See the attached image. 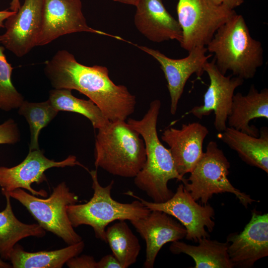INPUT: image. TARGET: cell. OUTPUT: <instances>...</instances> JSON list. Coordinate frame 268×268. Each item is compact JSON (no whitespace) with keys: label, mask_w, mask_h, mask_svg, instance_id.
Listing matches in <instances>:
<instances>
[{"label":"cell","mask_w":268,"mask_h":268,"mask_svg":"<svg viewBox=\"0 0 268 268\" xmlns=\"http://www.w3.org/2000/svg\"><path fill=\"white\" fill-rule=\"evenodd\" d=\"M44 72L54 88L73 89L85 95L110 122L126 121L135 110V96L126 86L115 84L106 67L80 64L66 50L58 51L45 63Z\"/></svg>","instance_id":"6da1fadb"},{"label":"cell","mask_w":268,"mask_h":268,"mask_svg":"<svg viewBox=\"0 0 268 268\" xmlns=\"http://www.w3.org/2000/svg\"><path fill=\"white\" fill-rule=\"evenodd\" d=\"M160 107V101L154 100L141 120L130 118L127 122L142 136L146 149L145 164L134 178V183L156 203L164 202L174 195L168 187L170 180L183 183L186 179L177 171L169 149L158 138L157 123Z\"/></svg>","instance_id":"7a4b0ae2"},{"label":"cell","mask_w":268,"mask_h":268,"mask_svg":"<svg viewBox=\"0 0 268 268\" xmlns=\"http://www.w3.org/2000/svg\"><path fill=\"white\" fill-rule=\"evenodd\" d=\"M206 48L215 55L224 75L231 71L235 76L251 79L264 63L262 43L253 38L244 17L236 13L217 30Z\"/></svg>","instance_id":"3957f363"},{"label":"cell","mask_w":268,"mask_h":268,"mask_svg":"<svg viewBox=\"0 0 268 268\" xmlns=\"http://www.w3.org/2000/svg\"><path fill=\"white\" fill-rule=\"evenodd\" d=\"M95 166L113 175L134 178L146 158L144 142L126 121L110 122L98 129L96 136Z\"/></svg>","instance_id":"277c9868"},{"label":"cell","mask_w":268,"mask_h":268,"mask_svg":"<svg viewBox=\"0 0 268 268\" xmlns=\"http://www.w3.org/2000/svg\"><path fill=\"white\" fill-rule=\"evenodd\" d=\"M88 172L92 180V197L85 203L70 204L67 207L73 228L89 225L93 228L95 237L106 243L105 231L109 224L116 220L142 218L150 213V210L138 200L131 203L115 201L111 196L114 181L103 187L98 181L97 169Z\"/></svg>","instance_id":"5b68a950"},{"label":"cell","mask_w":268,"mask_h":268,"mask_svg":"<svg viewBox=\"0 0 268 268\" xmlns=\"http://www.w3.org/2000/svg\"><path fill=\"white\" fill-rule=\"evenodd\" d=\"M7 193L24 206L44 229L59 237L68 245L82 241L74 231L67 211V205L79 201L78 197L70 192L65 182L54 188L47 199L39 198L20 188Z\"/></svg>","instance_id":"8992f818"},{"label":"cell","mask_w":268,"mask_h":268,"mask_svg":"<svg viewBox=\"0 0 268 268\" xmlns=\"http://www.w3.org/2000/svg\"><path fill=\"white\" fill-rule=\"evenodd\" d=\"M230 167V162L216 142L210 141L189 178L183 183L184 188L202 204H207L214 194L223 193L234 194L245 207L258 201L231 184L228 179Z\"/></svg>","instance_id":"52a82bcc"},{"label":"cell","mask_w":268,"mask_h":268,"mask_svg":"<svg viewBox=\"0 0 268 268\" xmlns=\"http://www.w3.org/2000/svg\"><path fill=\"white\" fill-rule=\"evenodd\" d=\"M176 10L182 30L180 45L188 52L205 47L217 30L236 13L211 0H178Z\"/></svg>","instance_id":"ba28073f"},{"label":"cell","mask_w":268,"mask_h":268,"mask_svg":"<svg viewBox=\"0 0 268 268\" xmlns=\"http://www.w3.org/2000/svg\"><path fill=\"white\" fill-rule=\"evenodd\" d=\"M125 194L139 200L150 211H161L177 219L186 229L187 240L198 242L202 238H209L205 228L211 232L214 227L213 208L207 203H197L183 184H180L173 196L164 202L148 201L130 191Z\"/></svg>","instance_id":"9c48e42d"},{"label":"cell","mask_w":268,"mask_h":268,"mask_svg":"<svg viewBox=\"0 0 268 268\" xmlns=\"http://www.w3.org/2000/svg\"><path fill=\"white\" fill-rule=\"evenodd\" d=\"M82 7L81 0H43L42 21L36 46L47 45L65 35L81 32L123 40L89 27Z\"/></svg>","instance_id":"30bf717a"},{"label":"cell","mask_w":268,"mask_h":268,"mask_svg":"<svg viewBox=\"0 0 268 268\" xmlns=\"http://www.w3.org/2000/svg\"><path fill=\"white\" fill-rule=\"evenodd\" d=\"M203 70L207 73L210 83L203 96V104L194 107L188 113L201 119L213 112L214 127L220 133L227 127L235 90L243 84L244 80L232 77V75L223 74L217 68L214 58L205 63Z\"/></svg>","instance_id":"8fae6325"},{"label":"cell","mask_w":268,"mask_h":268,"mask_svg":"<svg viewBox=\"0 0 268 268\" xmlns=\"http://www.w3.org/2000/svg\"><path fill=\"white\" fill-rule=\"evenodd\" d=\"M80 166L89 171L76 160L74 155H69L61 161L51 160L44 156L39 149L29 150L23 161L12 167H0V187L1 191L6 192L20 188L25 189L34 196H47L44 190L36 191L31 184H40L46 180L44 172L53 167Z\"/></svg>","instance_id":"7c38bea8"},{"label":"cell","mask_w":268,"mask_h":268,"mask_svg":"<svg viewBox=\"0 0 268 268\" xmlns=\"http://www.w3.org/2000/svg\"><path fill=\"white\" fill-rule=\"evenodd\" d=\"M43 8V0H25L18 10L5 20L6 30L0 35L5 49L21 58L36 46Z\"/></svg>","instance_id":"4fadbf2b"},{"label":"cell","mask_w":268,"mask_h":268,"mask_svg":"<svg viewBox=\"0 0 268 268\" xmlns=\"http://www.w3.org/2000/svg\"><path fill=\"white\" fill-rule=\"evenodd\" d=\"M136 46L159 63L167 82L171 100L170 113L175 115L187 80L193 74L198 77L202 75L204 72V66L212 55H206L205 47H197L189 51L186 57L173 59L158 50L146 46Z\"/></svg>","instance_id":"5bb4252c"},{"label":"cell","mask_w":268,"mask_h":268,"mask_svg":"<svg viewBox=\"0 0 268 268\" xmlns=\"http://www.w3.org/2000/svg\"><path fill=\"white\" fill-rule=\"evenodd\" d=\"M227 242L233 268L253 267L256 261L268 255V214L253 210L243 231L230 234Z\"/></svg>","instance_id":"9a60e30c"},{"label":"cell","mask_w":268,"mask_h":268,"mask_svg":"<svg viewBox=\"0 0 268 268\" xmlns=\"http://www.w3.org/2000/svg\"><path fill=\"white\" fill-rule=\"evenodd\" d=\"M208 133V129L198 122L184 124L180 129L171 127L162 133L161 139L169 146L180 176L190 173L201 157L203 141Z\"/></svg>","instance_id":"2e32d148"},{"label":"cell","mask_w":268,"mask_h":268,"mask_svg":"<svg viewBox=\"0 0 268 268\" xmlns=\"http://www.w3.org/2000/svg\"><path fill=\"white\" fill-rule=\"evenodd\" d=\"M130 221L145 242V268H153L156 256L165 244L179 241L187 234L181 223L161 211H150L146 217Z\"/></svg>","instance_id":"e0dca14e"},{"label":"cell","mask_w":268,"mask_h":268,"mask_svg":"<svg viewBox=\"0 0 268 268\" xmlns=\"http://www.w3.org/2000/svg\"><path fill=\"white\" fill-rule=\"evenodd\" d=\"M134 17L137 30L149 40L160 43L182 40L180 24L166 9L162 0H139Z\"/></svg>","instance_id":"ac0fdd59"},{"label":"cell","mask_w":268,"mask_h":268,"mask_svg":"<svg viewBox=\"0 0 268 268\" xmlns=\"http://www.w3.org/2000/svg\"><path fill=\"white\" fill-rule=\"evenodd\" d=\"M258 118L268 119V89L259 91L252 85L246 95L240 92L234 95L227 122L229 127L259 136V130L249 125L251 120Z\"/></svg>","instance_id":"d6986e66"},{"label":"cell","mask_w":268,"mask_h":268,"mask_svg":"<svg viewBox=\"0 0 268 268\" xmlns=\"http://www.w3.org/2000/svg\"><path fill=\"white\" fill-rule=\"evenodd\" d=\"M259 136H254L227 127L218 138L235 150L247 164L268 173V129L261 128Z\"/></svg>","instance_id":"ffe728a7"},{"label":"cell","mask_w":268,"mask_h":268,"mask_svg":"<svg viewBox=\"0 0 268 268\" xmlns=\"http://www.w3.org/2000/svg\"><path fill=\"white\" fill-rule=\"evenodd\" d=\"M84 246L82 240L59 250L28 252L16 244L8 260L14 268H61L69 260L78 256Z\"/></svg>","instance_id":"44dd1931"},{"label":"cell","mask_w":268,"mask_h":268,"mask_svg":"<svg viewBox=\"0 0 268 268\" xmlns=\"http://www.w3.org/2000/svg\"><path fill=\"white\" fill-rule=\"evenodd\" d=\"M197 246L189 245L179 241L172 242L169 250L173 254L184 253L195 262V268H232L228 253L229 243L201 239Z\"/></svg>","instance_id":"7402d4cb"},{"label":"cell","mask_w":268,"mask_h":268,"mask_svg":"<svg viewBox=\"0 0 268 268\" xmlns=\"http://www.w3.org/2000/svg\"><path fill=\"white\" fill-rule=\"evenodd\" d=\"M6 198V206L0 212V256L8 260L14 247L20 240L30 237L39 238L46 235L45 230L36 223L25 224L20 221L14 214L8 194L1 191Z\"/></svg>","instance_id":"603a6c76"},{"label":"cell","mask_w":268,"mask_h":268,"mask_svg":"<svg viewBox=\"0 0 268 268\" xmlns=\"http://www.w3.org/2000/svg\"><path fill=\"white\" fill-rule=\"evenodd\" d=\"M105 234L106 243L123 268H127L136 262L141 246L125 220H118L107 227Z\"/></svg>","instance_id":"cb8c5ba5"},{"label":"cell","mask_w":268,"mask_h":268,"mask_svg":"<svg viewBox=\"0 0 268 268\" xmlns=\"http://www.w3.org/2000/svg\"><path fill=\"white\" fill-rule=\"evenodd\" d=\"M48 100L58 111L74 112L84 116L90 120L94 129L103 128L110 123L93 101L75 97L70 89L54 88L50 91Z\"/></svg>","instance_id":"d4e9b609"},{"label":"cell","mask_w":268,"mask_h":268,"mask_svg":"<svg viewBox=\"0 0 268 268\" xmlns=\"http://www.w3.org/2000/svg\"><path fill=\"white\" fill-rule=\"evenodd\" d=\"M18 108V113L25 118L29 126V150L39 149L38 137L40 131L51 122L59 111L49 100L38 103L24 100Z\"/></svg>","instance_id":"484cf974"},{"label":"cell","mask_w":268,"mask_h":268,"mask_svg":"<svg viewBox=\"0 0 268 268\" xmlns=\"http://www.w3.org/2000/svg\"><path fill=\"white\" fill-rule=\"evenodd\" d=\"M4 49L0 39V109L9 111L18 108L24 100L12 84L13 68L6 59Z\"/></svg>","instance_id":"4316f807"},{"label":"cell","mask_w":268,"mask_h":268,"mask_svg":"<svg viewBox=\"0 0 268 268\" xmlns=\"http://www.w3.org/2000/svg\"><path fill=\"white\" fill-rule=\"evenodd\" d=\"M20 139V132L14 121L9 119L0 125V144H14Z\"/></svg>","instance_id":"83f0119b"},{"label":"cell","mask_w":268,"mask_h":268,"mask_svg":"<svg viewBox=\"0 0 268 268\" xmlns=\"http://www.w3.org/2000/svg\"><path fill=\"white\" fill-rule=\"evenodd\" d=\"M97 262L93 257L83 255L72 258L66 264L70 268H97Z\"/></svg>","instance_id":"f1b7e54d"},{"label":"cell","mask_w":268,"mask_h":268,"mask_svg":"<svg viewBox=\"0 0 268 268\" xmlns=\"http://www.w3.org/2000/svg\"><path fill=\"white\" fill-rule=\"evenodd\" d=\"M97 268H123V267L112 254L104 256L97 262Z\"/></svg>","instance_id":"f546056e"},{"label":"cell","mask_w":268,"mask_h":268,"mask_svg":"<svg viewBox=\"0 0 268 268\" xmlns=\"http://www.w3.org/2000/svg\"><path fill=\"white\" fill-rule=\"evenodd\" d=\"M244 1V0H224L222 4L229 9L234 10L243 3Z\"/></svg>","instance_id":"4dcf8cb0"},{"label":"cell","mask_w":268,"mask_h":268,"mask_svg":"<svg viewBox=\"0 0 268 268\" xmlns=\"http://www.w3.org/2000/svg\"><path fill=\"white\" fill-rule=\"evenodd\" d=\"M15 12L7 9L0 10V28H4V22L5 20Z\"/></svg>","instance_id":"1f68e13d"},{"label":"cell","mask_w":268,"mask_h":268,"mask_svg":"<svg viewBox=\"0 0 268 268\" xmlns=\"http://www.w3.org/2000/svg\"><path fill=\"white\" fill-rule=\"evenodd\" d=\"M21 6L19 0H12L10 3V10L17 12Z\"/></svg>","instance_id":"d6a6232c"},{"label":"cell","mask_w":268,"mask_h":268,"mask_svg":"<svg viewBox=\"0 0 268 268\" xmlns=\"http://www.w3.org/2000/svg\"><path fill=\"white\" fill-rule=\"evenodd\" d=\"M115 1L136 6L139 0H113Z\"/></svg>","instance_id":"836d02e7"},{"label":"cell","mask_w":268,"mask_h":268,"mask_svg":"<svg viewBox=\"0 0 268 268\" xmlns=\"http://www.w3.org/2000/svg\"><path fill=\"white\" fill-rule=\"evenodd\" d=\"M12 266L7 263L4 262L0 258V268H10Z\"/></svg>","instance_id":"e575fe53"},{"label":"cell","mask_w":268,"mask_h":268,"mask_svg":"<svg viewBox=\"0 0 268 268\" xmlns=\"http://www.w3.org/2000/svg\"><path fill=\"white\" fill-rule=\"evenodd\" d=\"M213 3L217 5H221L222 4L224 0H211Z\"/></svg>","instance_id":"d590c367"}]
</instances>
